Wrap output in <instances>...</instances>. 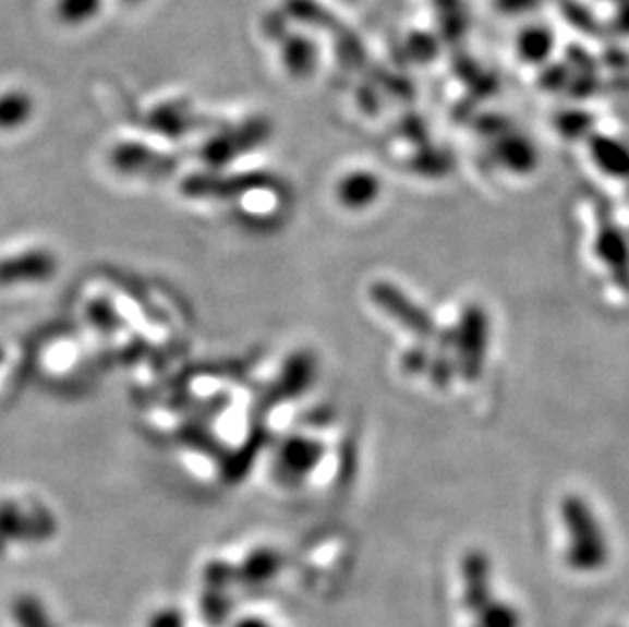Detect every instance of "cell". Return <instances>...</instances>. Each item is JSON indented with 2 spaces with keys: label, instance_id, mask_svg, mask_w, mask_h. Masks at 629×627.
Returning <instances> with one entry per match:
<instances>
[{
  "label": "cell",
  "instance_id": "cell-17",
  "mask_svg": "<svg viewBox=\"0 0 629 627\" xmlns=\"http://www.w3.org/2000/svg\"><path fill=\"white\" fill-rule=\"evenodd\" d=\"M13 615L19 627H56L46 605L37 596H19L13 605Z\"/></svg>",
  "mask_w": 629,
  "mask_h": 627
},
{
  "label": "cell",
  "instance_id": "cell-13",
  "mask_svg": "<svg viewBox=\"0 0 629 627\" xmlns=\"http://www.w3.org/2000/svg\"><path fill=\"white\" fill-rule=\"evenodd\" d=\"M593 157L598 168L614 178H629V152L619 143L597 138L593 143Z\"/></svg>",
  "mask_w": 629,
  "mask_h": 627
},
{
  "label": "cell",
  "instance_id": "cell-10",
  "mask_svg": "<svg viewBox=\"0 0 629 627\" xmlns=\"http://www.w3.org/2000/svg\"><path fill=\"white\" fill-rule=\"evenodd\" d=\"M316 361L307 352H298L283 365L276 385V401L298 398L314 382Z\"/></svg>",
  "mask_w": 629,
  "mask_h": 627
},
{
  "label": "cell",
  "instance_id": "cell-2",
  "mask_svg": "<svg viewBox=\"0 0 629 627\" xmlns=\"http://www.w3.org/2000/svg\"><path fill=\"white\" fill-rule=\"evenodd\" d=\"M489 349V318L483 308L467 306L457 326V367L464 382H476Z\"/></svg>",
  "mask_w": 629,
  "mask_h": 627
},
{
  "label": "cell",
  "instance_id": "cell-18",
  "mask_svg": "<svg viewBox=\"0 0 629 627\" xmlns=\"http://www.w3.org/2000/svg\"><path fill=\"white\" fill-rule=\"evenodd\" d=\"M234 575H237V570L225 563H213V565L206 566V582L210 587H222V584L231 582Z\"/></svg>",
  "mask_w": 629,
  "mask_h": 627
},
{
  "label": "cell",
  "instance_id": "cell-8",
  "mask_svg": "<svg viewBox=\"0 0 629 627\" xmlns=\"http://www.w3.org/2000/svg\"><path fill=\"white\" fill-rule=\"evenodd\" d=\"M269 185L263 176H234V178H213L192 176L182 185V192L190 198H229L245 194L249 190H259Z\"/></svg>",
  "mask_w": 629,
  "mask_h": 627
},
{
  "label": "cell",
  "instance_id": "cell-7",
  "mask_svg": "<svg viewBox=\"0 0 629 627\" xmlns=\"http://www.w3.org/2000/svg\"><path fill=\"white\" fill-rule=\"evenodd\" d=\"M323 455V444L306 436H292L279 448V457H277L279 473L288 479V483L302 481L318 467Z\"/></svg>",
  "mask_w": 629,
  "mask_h": 627
},
{
  "label": "cell",
  "instance_id": "cell-9",
  "mask_svg": "<svg viewBox=\"0 0 629 627\" xmlns=\"http://www.w3.org/2000/svg\"><path fill=\"white\" fill-rule=\"evenodd\" d=\"M597 255L614 272L621 288L629 290V245L621 230L614 225H603L598 230Z\"/></svg>",
  "mask_w": 629,
  "mask_h": 627
},
{
  "label": "cell",
  "instance_id": "cell-3",
  "mask_svg": "<svg viewBox=\"0 0 629 627\" xmlns=\"http://www.w3.org/2000/svg\"><path fill=\"white\" fill-rule=\"evenodd\" d=\"M56 534V520L44 509H29L16 502H0V552L15 542H44Z\"/></svg>",
  "mask_w": 629,
  "mask_h": 627
},
{
  "label": "cell",
  "instance_id": "cell-21",
  "mask_svg": "<svg viewBox=\"0 0 629 627\" xmlns=\"http://www.w3.org/2000/svg\"><path fill=\"white\" fill-rule=\"evenodd\" d=\"M227 613H229L227 601H222L220 596L208 595L204 599V615L210 622H220L222 617H227Z\"/></svg>",
  "mask_w": 629,
  "mask_h": 627
},
{
  "label": "cell",
  "instance_id": "cell-20",
  "mask_svg": "<svg viewBox=\"0 0 629 627\" xmlns=\"http://www.w3.org/2000/svg\"><path fill=\"white\" fill-rule=\"evenodd\" d=\"M149 627H185L184 615L178 610H161L155 613Z\"/></svg>",
  "mask_w": 629,
  "mask_h": 627
},
{
  "label": "cell",
  "instance_id": "cell-12",
  "mask_svg": "<svg viewBox=\"0 0 629 627\" xmlns=\"http://www.w3.org/2000/svg\"><path fill=\"white\" fill-rule=\"evenodd\" d=\"M112 164L123 173L131 176H164L171 169V161L154 155L147 147L138 145H123L112 155Z\"/></svg>",
  "mask_w": 629,
  "mask_h": 627
},
{
  "label": "cell",
  "instance_id": "cell-1",
  "mask_svg": "<svg viewBox=\"0 0 629 627\" xmlns=\"http://www.w3.org/2000/svg\"><path fill=\"white\" fill-rule=\"evenodd\" d=\"M568 534V565L579 572H595L609 560V544L593 509L581 497H567L560 507Z\"/></svg>",
  "mask_w": 629,
  "mask_h": 627
},
{
  "label": "cell",
  "instance_id": "cell-11",
  "mask_svg": "<svg viewBox=\"0 0 629 627\" xmlns=\"http://www.w3.org/2000/svg\"><path fill=\"white\" fill-rule=\"evenodd\" d=\"M338 200L351 210H363L382 194V182L375 173L354 171L349 173L337 188Z\"/></svg>",
  "mask_w": 629,
  "mask_h": 627
},
{
  "label": "cell",
  "instance_id": "cell-6",
  "mask_svg": "<svg viewBox=\"0 0 629 627\" xmlns=\"http://www.w3.org/2000/svg\"><path fill=\"white\" fill-rule=\"evenodd\" d=\"M492 563L483 552H469L462 560V599L471 613L493 601Z\"/></svg>",
  "mask_w": 629,
  "mask_h": 627
},
{
  "label": "cell",
  "instance_id": "cell-4",
  "mask_svg": "<svg viewBox=\"0 0 629 627\" xmlns=\"http://www.w3.org/2000/svg\"><path fill=\"white\" fill-rule=\"evenodd\" d=\"M371 300L415 338H431L434 335L431 314L424 308L418 306L408 293H403L394 284L389 281L373 284Z\"/></svg>",
  "mask_w": 629,
  "mask_h": 627
},
{
  "label": "cell",
  "instance_id": "cell-16",
  "mask_svg": "<svg viewBox=\"0 0 629 627\" xmlns=\"http://www.w3.org/2000/svg\"><path fill=\"white\" fill-rule=\"evenodd\" d=\"M473 627H522V615L506 601H489L481 612L475 613Z\"/></svg>",
  "mask_w": 629,
  "mask_h": 627
},
{
  "label": "cell",
  "instance_id": "cell-5",
  "mask_svg": "<svg viewBox=\"0 0 629 627\" xmlns=\"http://www.w3.org/2000/svg\"><path fill=\"white\" fill-rule=\"evenodd\" d=\"M58 274V257L46 249L23 251L0 260V288L46 284Z\"/></svg>",
  "mask_w": 629,
  "mask_h": 627
},
{
  "label": "cell",
  "instance_id": "cell-22",
  "mask_svg": "<svg viewBox=\"0 0 629 627\" xmlns=\"http://www.w3.org/2000/svg\"><path fill=\"white\" fill-rule=\"evenodd\" d=\"M234 627H271L267 622H263L259 617H245L241 619Z\"/></svg>",
  "mask_w": 629,
  "mask_h": 627
},
{
  "label": "cell",
  "instance_id": "cell-19",
  "mask_svg": "<svg viewBox=\"0 0 629 627\" xmlns=\"http://www.w3.org/2000/svg\"><path fill=\"white\" fill-rule=\"evenodd\" d=\"M88 316H90V321H93L96 326H100L102 330H110V328L117 326L114 312H112V308L105 304V302H94Z\"/></svg>",
  "mask_w": 629,
  "mask_h": 627
},
{
  "label": "cell",
  "instance_id": "cell-15",
  "mask_svg": "<svg viewBox=\"0 0 629 627\" xmlns=\"http://www.w3.org/2000/svg\"><path fill=\"white\" fill-rule=\"evenodd\" d=\"M33 100L23 93H7L0 96V129H19L32 119Z\"/></svg>",
  "mask_w": 629,
  "mask_h": 627
},
{
  "label": "cell",
  "instance_id": "cell-14",
  "mask_svg": "<svg viewBox=\"0 0 629 627\" xmlns=\"http://www.w3.org/2000/svg\"><path fill=\"white\" fill-rule=\"evenodd\" d=\"M279 566H281L279 554L262 548V551L251 552L246 556L245 563L239 568L237 575L249 582L269 581L276 577Z\"/></svg>",
  "mask_w": 629,
  "mask_h": 627
}]
</instances>
